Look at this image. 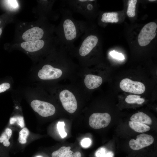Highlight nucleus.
Wrapping results in <instances>:
<instances>
[{"label":"nucleus","mask_w":157,"mask_h":157,"mask_svg":"<svg viewBox=\"0 0 157 157\" xmlns=\"http://www.w3.org/2000/svg\"><path fill=\"white\" fill-rule=\"evenodd\" d=\"M62 18L57 30L60 45L65 48H74V43L89 28L86 22L75 19L72 13L64 9L61 10Z\"/></svg>","instance_id":"1"},{"label":"nucleus","mask_w":157,"mask_h":157,"mask_svg":"<svg viewBox=\"0 0 157 157\" xmlns=\"http://www.w3.org/2000/svg\"><path fill=\"white\" fill-rule=\"evenodd\" d=\"M82 36L81 43L76 48L79 55L86 57L98 45L99 39L97 35L90 32L89 28Z\"/></svg>","instance_id":"2"},{"label":"nucleus","mask_w":157,"mask_h":157,"mask_svg":"<svg viewBox=\"0 0 157 157\" xmlns=\"http://www.w3.org/2000/svg\"><path fill=\"white\" fill-rule=\"evenodd\" d=\"M94 0H70L65 1L66 3L74 11L79 13L85 18H89L94 6Z\"/></svg>","instance_id":"3"},{"label":"nucleus","mask_w":157,"mask_h":157,"mask_svg":"<svg viewBox=\"0 0 157 157\" xmlns=\"http://www.w3.org/2000/svg\"><path fill=\"white\" fill-rule=\"evenodd\" d=\"M157 25L154 22H151L146 24L142 28L138 38V42L141 46L148 44L155 38Z\"/></svg>","instance_id":"4"},{"label":"nucleus","mask_w":157,"mask_h":157,"mask_svg":"<svg viewBox=\"0 0 157 157\" xmlns=\"http://www.w3.org/2000/svg\"><path fill=\"white\" fill-rule=\"evenodd\" d=\"M59 98L64 108L70 113H74L77 108V103L74 94L67 90H64L59 94Z\"/></svg>","instance_id":"5"},{"label":"nucleus","mask_w":157,"mask_h":157,"mask_svg":"<svg viewBox=\"0 0 157 157\" xmlns=\"http://www.w3.org/2000/svg\"><path fill=\"white\" fill-rule=\"evenodd\" d=\"M31 105L35 112L41 116L46 117L54 114L56 111L54 106L46 102L38 100L32 101Z\"/></svg>","instance_id":"6"},{"label":"nucleus","mask_w":157,"mask_h":157,"mask_svg":"<svg viewBox=\"0 0 157 157\" xmlns=\"http://www.w3.org/2000/svg\"><path fill=\"white\" fill-rule=\"evenodd\" d=\"M119 87L124 92L136 94H142L145 90V86L142 83L133 81L128 78L122 80L120 83Z\"/></svg>","instance_id":"7"},{"label":"nucleus","mask_w":157,"mask_h":157,"mask_svg":"<svg viewBox=\"0 0 157 157\" xmlns=\"http://www.w3.org/2000/svg\"><path fill=\"white\" fill-rule=\"evenodd\" d=\"M111 120L110 115L107 113H95L92 114L89 118V124L92 128L99 129L107 126Z\"/></svg>","instance_id":"8"},{"label":"nucleus","mask_w":157,"mask_h":157,"mask_svg":"<svg viewBox=\"0 0 157 157\" xmlns=\"http://www.w3.org/2000/svg\"><path fill=\"white\" fill-rule=\"evenodd\" d=\"M153 137L151 135L142 133L137 136L136 139H131L129 142L130 147L132 149L138 150L152 144L154 141Z\"/></svg>","instance_id":"9"},{"label":"nucleus","mask_w":157,"mask_h":157,"mask_svg":"<svg viewBox=\"0 0 157 157\" xmlns=\"http://www.w3.org/2000/svg\"><path fill=\"white\" fill-rule=\"evenodd\" d=\"M62 74L60 69L54 68L49 64L44 65L38 73L39 77L42 80H51L60 77Z\"/></svg>","instance_id":"10"},{"label":"nucleus","mask_w":157,"mask_h":157,"mask_svg":"<svg viewBox=\"0 0 157 157\" xmlns=\"http://www.w3.org/2000/svg\"><path fill=\"white\" fill-rule=\"evenodd\" d=\"M44 34L43 29L35 26L25 31L22 34V38L26 41L38 40L43 38Z\"/></svg>","instance_id":"11"},{"label":"nucleus","mask_w":157,"mask_h":157,"mask_svg":"<svg viewBox=\"0 0 157 157\" xmlns=\"http://www.w3.org/2000/svg\"><path fill=\"white\" fill-rule=\"evenodd\" d=\"M45 44V42L44 40H40L23 42L21 43V46L26 51L33 52L42 49Z\"/></svg>","instance_id":"12"},{"label":"nucleus","mask_w":157,"mask_h":157,"mask_svg":"<svg viewBox=\"0 0 157 157\" xmlns=\"http://www.w3.org/2000/svg\"><path fill=\"white\" fill-rule=\"evenodd\" d=\"M102 82V79L101 76L93 74L87 75L84 80L86 86L91 90L98 88Z\"/></svg>","instance_id":"13"},{"label":"nucleus","mask_w":157,"mask_h":157,"mask_svg":"<svg viewBox=\"0 0 157 157\" xmlns=\"http://www.w3.org/2000/svg\"><path fill=\"white\" fill-rule=\"evenodd\" d=\"M130 119L131 121L138 122L146 125H151L152 123L151 118L142 112H138L134 114Z\"/></svg>","instance_id":"14"},{"label":"nucleus","mask_w":157,"mask_h":157,"mask_svg":"<svg viewBox=\"0 0 157 157\" xmlns=\"http://www.w3.org/2000/svg\"><path fill=\"white\" fill-rule=\"evenodd\" d=\"M129 125L131 128L138 133L145 132L150 129V127L148 125L138 122L129 121Z\"/></svg>","instance_id":"15"},{"label":"nucleus","mask_w":157,"mask_h":157,"mask_svg":"<svg viewBox=\"0 0 157 157\" xmlns=\"http://www.w3.org/2000/svg\"><path fill=\"white\" fill-rule=\"evenodd\" d=\"M118 14L117 12H105L101 15V21L104 23H117L119 21Z\"/></svg>","instance_id":"16"},{"label":"nucleus","mask_w":157,"mask_h":157,"mask_svg":"<svg viewBox=\"0 0 157 157\" xmlns=\"http://www.w3.org/2000/svg\"><path fill=\"white\" fill-rule=\"evenodd\" d=\"M12 133L11 129L8 128H6L0 136V143L3 146L8 147L10 144L9 141Z\"/></svg>","instance_id":"17"},{"label":"nucleus","mask_w":157,"mask_h":157,"mask_svg":"<svg viewBox=\"0 0 157 157\" xmlns=\"http://www.w3.org/2000/svg\"><path fill=\"white\" fill-rule=\"evenodd\" d=\"M125 101L128 104L137 103L141 104L145 101L143 98H140V96L137 95H130L127 96L125 99Z\"/></svg>","instance_id":"18"},{"label":"nucleus","mask_w":157,"mask_h":157,"mask_svg":"<svg viewBox=\"0 0 157 157\" xmlns=\"http://www.w3.org/2000/svg\"><path fill=\"white\" fill-rule=\"evenodd\" d=\"M95 156L96 157H114V154L112 151L101 147L96 151Z\"/></svg>","instance_id":"19"},{"label":"nucleus","mask_w":157,"mask_h":157,"mask_svg":"<svg viewBox=\"0 0 157 157\" xmlns=\"http://www.w3.org/2000/svg\"><path fill=\"white\" fill-rule=\"evenodd\" d=\"M137 2V0H129L128 1L127 14L129 17H132L135 16L136 4Z\"/></svg>","instance_id":"20"},{"label":"nucleus","mask_w":157,"mask_h":157,"mask_svg":"<svg viewBox=\"0 0 157 157\" xmlns=\"http://www.w3.org/2000/svg\"><path fill=\"white\" fill-rule=\"evenodd\" d=\"M71 147L63 146L59 149L53 152L51 154L52 157H64L67 152L70 150Z\"/></svg>","instance_id":"21"},{"label":"nucleus","mask_w":157,"mask_h":157,"mask_svg":"<svg viewBox=\"0 0 157 157\" xmlns=\"http://www.w3.org/2000/svg\"><path fill=\"white\" fill-rule=\"evenodd\" d=\"M29 134V131L26 128H24L19 132L18 140L22 144H25L27 142L26 139Z\"/></svg>","instance_id":"22"},{"label":"nucleus","mask_w":157,"mask_h":157,"mask_svg":"<svg viewBox=\"0 0 157 157\" xmlns=\"http://www.w3.org/2000/svg\"><path fill=\"white\" fill-rule=\"evenodd\" d=\"M16 122L21 127L23 128L24 126V118L22 116H19L13 117L10 118V123L12 124Z\"/></svg>","instance_id":"23"},{"label":"nucleus","mask_w":157,"mask_h":157,"mask_svg":"<svg viewBox=\"0 0 157 157\" xmlns=\"http://www.w3.org/2000/svg\"><path fill=\"white\" fill-rule=\"evenodd\" d=\"M65 126V124L63 122H59L57 124V129L58 133L62 138H65L67 135V133L64 129Z\"/></svg>","instance_id":"24"},{"label":"nucleus","mask_w":157,"mask_h":157,"mask_svg":"<svg viewBox=\"0 0 157 157\" xmlns=\"http://www.w3.org/2000/svg\"><path fill=\"white\" fill-rule=\"evenodd\" d=\"M110 55L113 58L119 60H122L124 59L125 58L123 54L113 50L110 52Z\"/></svg>","instance_id":"25"},{"label":"nucleus","mask_w":157,"mask_h":157,"mask_svg":"<svg viewBox=\"0 0 157 157\" xmlns=\"http://www.w3.org/2000/svg\"><path fill=\"white\" fill-rule=\"evenodd\" d=\"M91 143V141L90 139L85 138L81 140V145L84 147H88L90 145Z\"/></svg>","instance_id":"26"},{"label":"nucleus","mask_w":157,"mask_h":157,"mask_svg":"<svg viewBox=\"0 0 157 157\" xmlns=\"http://www.w3.org/2000/svg\"><path fill=\"white\" fill-rule=\"evenodd\" d=\"M10 86L8 83H4L0 85V93L3 92L9 89Z\"/></svg>","instance_id":"27"},{"label":"nucleus","mask_w":157,"mask_h":157,"mask_svg":"<svg viewBox=\"0 0 157 157\" xmlns=\"http://www.w3.org/2000/svg\"><path fill=\"white\" fill-rule=\"evenodd\" d=\"M8 2L11 6L14 8H16L18 6V3L16 0L7 1Z\"/></svg>","instance_id":"28"},{"label":"nucleus","mask_w":157,"mask_h":157,"mask_svg":"<svg viewBox=\"0 0 157 157\" xmlns=\"http://www.w3.org/2000/svg\"><path fill=\"white\" fill-rule=\"evenodd\" d=\"M73 153V151L69 150L64 157H74Z\"/></svg>","instance_id":"29"},{"label":"nucleus","mask_w":157,"mask_h":157,"mask_svg":"<svg viewBox=\"0 0 157 157\" xmlns=\"http://www.w3.org/2000/svg\"><path fill=\"white\" fill-rule=\"evenodd\" d=\"M73 155L74 157H81V153L78 151L73 152Z\"/></svg>","instance_id":"30"},{"label":"nucleus","mask_w":157,"mask_h":157,"mask_svg":"<svg viewBox=\"0 0 157 157\" xmlns=\"http://www.w3.org/2000/svg\"><path fill=\"white\" fill-rule=\"evenodd\" d=\"M2 32V30L0 28V36L1 35Z\"/></svg>","instance_id":"31"},{"label":"nucleus","mask_w":157,"mask_h":157,"mask_svg":"<svg viewBox=\"0 0 157 157\" xmlns=\"http://www.w3.org/2000/svg\"><path fill=\"white\" fill-rule=\"evenodd\" d=\"M149 1H156V0H149Z\"/></svg>","instance_id":"32"},{"label":"nucleus","mask_w":157,"mask_h":157,"mask_svg":"<svg viewBox=\"0 0 157 157\" xmlns=\"http://www.w3.org/2000/svg\"><path fill=\"white\" fill-rule=\"evenodd\" d=\"M15 108H16V109H17L18 108V107H17V106H16V107Z\"/></svg>","instance_id":"33"},{"label":"nucleus","mask_w":157,"mask_h":157,"mask_svg":"<svg viewBox=\"0 0 157 157\" xmlns=\"http://www.w3.org/2000/svg\"><path fill=\"white\" fill-rule=\"evenodd\" d=\"M1 21H0V24H1Z\"/></svg>","instance_id":"34"},{"label":"nucleus","mask_w":157,"mask_h":157,"mask_svg":"<svg viewBox=\"0 0 157 157\" xmlns=\"http://www.w3.org/2000/svg\"><path fill=\"white\" fill-rule=\"evenodd\" d=\"M41 157V156H40V157Z\"/></svg>","instance_id":"35"}]
</instances>
